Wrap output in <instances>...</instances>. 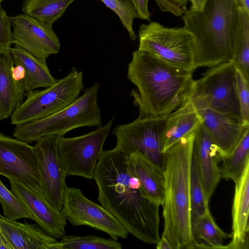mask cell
Returning a JSON list of instances; mask_svg holds the SVG:
<instances>
[{
    "label": "cell",
    "instance_id": "obj_1",
    "mask_svg": "<svg viewBox=\"0 0 249 249\" xmlns=\"http://www.w3.org/2000/svg\"><path fill=\"white\" fill-rule=\"evenodd\" d=\"M93 179L100 205L128 233L145 243L156 245L160 239V205L145 193L138 179L130 171L126 156L115 147L103 150Z\"/></svg>",
    "mask_w": 249,
    "mask_h": 249
},
{
    "label": "cell",
    "instance_id": "obj_2",
    "mask_svg": "<svg viewBox=\"0 0 249 249\" xmlns=\"http://www.w3.org/2000/svg\"><path fill=\"white\" fill-rule=\"evenodd\" d=\"M128 79L137 88L131 95L142 117L166 116L190 99L193 73L139 50L128 64Z\"/></svg>",
    "mask_w": 249,
    "mask_h": 249
},
{
    "label": "cell",
    "instance_id": "obj_3",
    "mask_svg": "<svg viewBox=\"0 0 249 249\" xmlns=\"http://www.w3.org/2000/svg\"><path fill=\"white\" fill-rule=\"evenodd\" d=\"M194 131L180 139L163 154L161 237L169 242L172 249L207 248L197 241L192 230L190 184Z\"/></svg>",
    "mask_w": 249,
    "mask_h": 249
},
{
    "label": "cell",
    "instance_id": "obj_4",
    "mask_svg": "<svg viewBox=\"0 0 249 249\" xmlns=\"http://www.w3.org/2000/svg\"><path fill=\"white\" fill-rule=\"evenodd\" d=\"M239 8L237 0H206L201 11L184 13V27L194 37L196 68L232 61Z\"/></svg>",
    "mask_w": 249,
    "mask_h": 249
},
{
    "label": "cell",
    "instance_id": "obj_5",
    "mask_svg": "<svg viewBox=\"0 0 249 249\" xmlns=\"http://www.w3.org/2000/svg\"><path fill=\"white\" fill-rule=\"evenodd\" d=\"M100 86L95 82L84 90L72 104L49 116L16 126L13 136L31 142L50 135L63 136L77 128L102 126L101 110L97 103Z\"/></svg>",
    "mask_w": 249,
    "mask_h": 249
},
{
    "label": "cell",
    "instance_id": "obj_6",
    "mask_svg": "<svg viewBox=\"0 0 249 249\" xmlns=\"http://www.w3.org/2000/svg\"><path fill=\"white\" fill-rule=\"evenodd\" d=\"M236 72L233 62L228 61L210 67L194 80L190 99L195 107L209 108L246 123L238 97Z\"/></svg>",
    "mask_w": 249,
    "mask_h": 249
},
{
    "label": "cell",
    "instance_id": "obj_7",
    "mask_svg": "<svg viewBox=\"0 0 249 249\" xmlns=\"http://www.w3.org/2000/svg\"><path fill=\"white\" fill-rule=\"evenodd\" d=\"M83 89V72L73 67L53 85L26 93L10 116L11 123L19 126L58 112L75 102Z\"/></svg>",
    "mask_w": 249,
    "mask_h": 249
},
{
    "label": "cell",
    "instance_id": "obj_8",
    "mask_svg": "<svg viewBox=\"0 0 249 249\" xmlns=\"http://www.w3.org/2000/svg\"><path fill=\"white\" fill-rule=\"evenodd\" d=\"M138 50L149 53L165 62L193 73L195 43L192 34L184 26L166 27L150 21L139 29Z\"/></svg>",
    "mask_w": 249,
    "mask_h": 249
},
{
    "label": "cell",
    "instance_id": "obj_9",
    "mask_svg": "<svg viewBox=\"0 0 249 249\" xmlns=\"http://www.w3.org/2000/svg\"><path fill=\"white\" fill-rule=\"evenodd\" d=\"M167 117L139 116L129 123L117 125L112 131L116 138L115 148L126 156L140 154L162 169V135Z\"/></svg>",
    "mask_w": 249,
    "mask_h": 249
},
{
    "label": "cell",
    "instance_id": "obj_10",
    "mask_svg": "<svg viewBox=\"0 0 249 249\" xmlns=\"http://www.w3.org/2000/svg\"><path fill=\"white\" fill-rule=\"evenodd\" d=\"M113 120L114 118H111L104 126L83 135L59 138L58 153L67 176L93 179L96 166Z\"/></svg>",
    "mask_w": 249,
    "mask_h": 249
},
{
    "label": "cell",
    "instance_id": "obj_11",
    "mask_svg": "<svg viewBox=\"0 0 249 249\" xmlns=\"http://www.w3.org/2000/svg\"><path fill=\"white\" fill-rule=\"evenodd\" d=\"M61 211L73 226H89L116 240L128 237L127 230L109 212L86 197L79 188L66 186Z\"/></svg>",
    "mask_w": 249,
    "mask_h": 249
},
{
    "label": "cell",
    "instance_id": "obj_12",
    "mask_svg": "<svg viewBox=\"0 0 249 249\" xmlns=\"http://www.w3.org/2000/svg\"><path fill=\"white\" fill-rule=\"evenodd\" d=\"M0 175L40 188V174L34 146L0 132Z\"/></svg>",
    "mask_w": 249,
    "mask_h": 249
},
{
    "label": "cell",
    "instance_id": "obj_13",
    "mask_svg": "<svg viewBox=\"0 0 249 249\" xmlns=\"http://www.w3.org/2000/svg\"><path fill=\"white\" fill-rule=\"evenodd\" d=\"M59 135L44 136L34 146L40 174V190L48 201L61 210L67 176L58 155Z\"/></svg>",
    "mask_w": 249,
    "mask_h": 249
},
{
    "label": "cell",
    "instance_id": "obj_14",
    "mask_svg": "<svg viewBox=\"0 0 249 249\" xmlns=\"http://www.w3.org/2000/svg\"><path fill=\"white\" fill-rule=\"evenodd\" d=\"M10 18L15 44L43 60L59 53L60 42L53 25L24 14Z\"/></svg>",
    "mask_w": 249,
    "mask_h": 249
},
{
    "label": "cell",
    "instance_id": "obj_15",
    "mask_svg": "<svg viewBox=\"0 0 249 249\" xmlns=\"http://www.w3.org/2000/svg\"><path fill=\"white\" fill-rule=\"evenodd\" d=\"M10 191L18 197L30 214V219L55 239L65 234L67 220L60 210L53 206L39 188L9 179Z\"/></svg>",
    "mask_w": 249,
    "mask_h": 249
},
{
    "label": "cell",
    "instance_id": "obj_16",
    "mask_svg": "<svg viewBox=\"0 0 249 249\" xmlns=\"http://www.w3.org/2000/svg\"><path fill=\"white\" fill-rule=\"evenodd\" d=\"M193 155L196 160L205 197L209 203L221 178L219 164L224 156L201 124L194 131Z\"/></svg>",
    "mask_w": 249,
    "mask_h": 249
},
{
    "label": "cell",
    "instance_id": "obj_17",
    "mask_svg": "<svg viewBox=\"0 0 249 249\" xmlns=\"http://www.w3.org/2000/svg\"><path fill=\"white\" fill-rule=\"evenodd\" d=\"M201 124L224 157L236 146L245 133L249 124L205 107H196Z\"/></svg>",
    "mask_w": 249,
    "mask_h": 249
},
{
    "label": "cell",
    "instance_id": "obj_18",
    "mask_svg": "<svg viewBox=\"0 0 249 249\" xmlns=\"http://www.w3.org/2000/svg\"><path fill=\"white\" fill-rule=\"evenodd\" d=\"M0 235L10 249H59V241L37 224L20 223L0 214Z\"/></svg>",
    "mask_w": 249,
    "mask_h": 249
},
{
    "label": "cell",
    "instance_id": "obj_19",
    "mask_svg": "<svg viewBox=\"0 0 249 249\" xmlns=\"http://www.w3.org/2000/svg\"><path fill=\"white\" fill-rule=\"evenodd\" d=\"M232 207L231 241L223 249H249V163L235 182Z\"/></svg>",
    "mask_w": 249,
    "mask_h": 249
},
{
    "label": "cell",
    "instance_id": "obj_20",
    "mask_svg": "<svg viewBox=\"0 0 249 249\" xmlns=\"http://www.w3.org/2000/svg\"><path fill=\"white\" fill-rule=\"evenodd\" d=\"M201 119L191 99L167 115L162 135L164 153L180 139L194 132Z\"/></svg>",
    "mask_w": 249,
    "mask_h": 249
},
{
    "label": "cell",
    "instance_id": "obj_21",
    "mask_svg": "<svg viewBox=\"0 0 249 249\" xmlns=\"http://www.w3.org/2000/svg\"><path fill=\"white\" fill-rule=\"evenodd\" d=\"M126 158L130 171L138 179L145 193L162 206L164 193L162 169L138 153L132 154Z\"/></svg>",
    "mask_w": 249,
    "mask_h": 249
},
{
    "label": "cell",
    "instance_id": "obj_22",
    "mask_svg": "<svg viewBox=\"0 0 249 249\" xmlns=\"http://www.w3.org/2000/svg\"><path fill=\"white\" fill-rule=\"evenodd\" d=\"M11 54L14 65H20L25 69V76L21 82L26 94L38 88H48L57 81L51 74L46 60L35 56L17 44L12 48Z\"/></svg>",
    "mask_w": 249,
    "mask_h": 249
},
{
    "label": "cell",
    "instance_id": "obj_23",
    "mask_svg": "<svg viewBox=\"0 0 249 249\" xmlns=\"http://www.w3.org/2000/svg\"><path fill=\"white\" fill-rule=\"evenodd\" d=\"M13 66L11 54L0 55V121L10 117L26 95L22 82L12 77Z\"/></svg>",
    "mask_w": 249,
    "mask_h": 249
},
{
    "label": "cell",
    "instance_id": "obj_24",
    "mask_svg": "<svg viewBox=\"0 0 249 249\" xmlns=\"http://www.w3.org/2000/svg\"><path fill=\"white\" fill-rule=\"evenodd\" d=\"M74 0H25L22 10L24 14L53 25Z\"/></svg>",
    "mask_w": 249,
    "mask_h": 249
},
{
    "label": "cell",
    "instance_id": "obj_25",
    "mask_svg": "<svg viewBox=\"0 0 249 249\" xmlns=\"http://www.w3.org/2000/svg\"><path fill=\"white\" fill-rule=\"evenodd\" d=\"M192 230L195 239L207 243L209 248L223 249L225 240L231 234L222 230L208 210L204 214L192 219Z\"/></svg>",
    "mask_w": 249,
    "mask_h": 249
},
{
    "label": "cell",
    "instance_id": "obj_26",
    "mask_svg": "<svg viewBox=\"0 0 249 249\" xmlns=\"http://www.w3.org/2000/svg\"><path fill=\"white\" fill-rule=\"evenodd\" d=\"M232 61L236 70L249 81V15L240 7Z\"/></svg>",
    "mask_w": 249,
    "mask_h": 249
},
{
    "label": "cell",
    "instance_id": "obj_27",
    "mask_svg": "<svg viewBox=\"0 0 249 249\" xmlns=\"http://www.w3.org/2000/svg\"><path fill=\"white\" fill-rule=\"evenodd\" d=\"M220 168L221 178L231 179L234 183L241 176L246 165L249 163V130L234 149L222 160Z\"/></svg>",
    "mask_w": 249,
    "mask_h": 249
},
{
    "label": "cell",
    "instance_id": "obj_28",
    "mask_svg": "<svg viewBox=\"0 0 249 249\" xmlns=\"http://www.w3.org/2000/svg\"><path fill=\"white\" fill-rule=\"evenodd\" d=\"M59 249H121L122 245L113 239L93 235H64L59 241Z\"/></svg>",
    "mask_w": 249,
    "mask_h": 249
},
{
    "label": "cell",
    "instance_id": "obj_29",
    "mask_svg": "<svg viewBox=\"0 0 249 249\" xmlns=\"http://www.w3.org/2000/svg\"><path fill=\"white\" fill-rule=\"evenodd\" d=\"M190 203L192 219L204 214L209 209L206 201L198 167L192 156L190 174Z\"/></svg>",
    "mask_w": 249,
    "mask_h": 249
},
{
    "label": "cell",
    "instance_id": "obj_30",
    "mask_svg": "<svg viewBox=\"0 0 249 249\" xmlns=\"http://www.w3.org/2000/svg\"><path fill=\"white\" fill-rule=\"evenodd\" d=\"M0 203L3 215L10 219H30V214L20 200L8 190L0 179Z\"/></svg>",
    "mask_w": 249,
    "mask_h": 249
},
{
    "label": "cell",
    "instance_id": "obj_31",
    "mask_svg": "<svg viewBox=\"0 0 249 249\" xmlns=\"http://www.w3.org/2000/svg\"><path fill=\"white\" fill-rule=\"evenodd\" d=\"M107 7L113 11L119 17L123 26L128 33L130 38L134 40L137 38L132 27L137 13L129 0H100Z\"/></svg>",
    "mask_w": 249,
    "mask_h": 249
},
{
    "label": "cell",
    "instance_id": "obj_32",
    "mask_svg": "<svg viewBox=\"0 0 249 249\" xmlns=\"http://www.w3.org/2000/svg\"><path fill=\"white\" fill-rule=\"evenodd\" d=\"M10 17L3 9L0 2V55L11 54L14 38L11 31Z\"/></svg>",
    "mask_w": 249,
    "mask_h": 249
},
{
    "label": "cell",
    "instance_id": "obj_33",
    "mask_svg": "<svg viewBox=\"0 0 249 249\" xmlns=\"http://www.w3.org/2000/svg\"><path fill=\"white\" fill-rule=\"evenodd\" d=\"M238 97L244 121L249 124V80L236 70Z\"/></svg>",
    "mask_w": 249,
    "mask_h": 249
},
{
    "label": "cell",
    "instance_id": "obj_34",
    "mask_svg": "<svg viewBox=\"0 0 249 249\" xmlns=\"http://www.w3.org/2000/svg\"><path fill=\"white\" fill-rule=\"evenodd\" d=\"M136 10L137 18L150 21L151 15L148 8L149 0H129Z\"/></svg>",
    "mask_w": 249,
    "mask_h": 249
},
{
    "label": "cell",
    "instance_id": "obj_35",
    "mask_svg": "<svg viewBox=\"0 0 249 249\" xmlns=\"http://www.w3.org/2000/svg\"><path fill=\"white\" fill-rule=\"evenodd\" d=\"M11 73L13 78L17 81H22L25 76V69L20 65L13 66L11 68Z\"/></svg>",
    "mask_w": 249,
    "mask_h": 249
},
{
    "label": "cell",
    "instance_id": "obj_36",
    "mask_svg": "<svg viewBox=\"0 0 249 249\" xmlns=\"http://www.w3.org/2000/svg\"><path fill=\"white\" fill-rule=\"evenodd\" d=\"M174 6L185 13L187 10V5L189 0H167Z\"/></svg>",
    "mask_w": 249,
    "mask_h": 249
},
{
    "label": "cell",
    "instance_id": "obj_37",
    "mask_svg": "<svg viewBox=\"0 0 249 249\" xmlns=\"http://www.w3.org/2000/svg\"><path fill=\"white\" fill-rule=\"evenodd\" d=\"M191 3L190 10L193 11H201L206 0H189Z\"/></svg>",
    "mask_w": 249,
    "mask_h": 249
},
{
    "label": "cell",
    "instance_id": "obj_38",
    "mask_svg": "<svg viewBox=\"0 0 249 249\" xmlns=\"http://www.w3.org/2000/svg\"><path fill=\"white\" fill-rule=\"evenodd\" d=\"M157 249H172V248L169 242L164 238L160 237L156 245Z\"/></svg>",
    "mask_w": 249,
    "mask_h": 249
},
{
    "label": "cell",
    "instance_id": "obj_39",
    "mask_svg": "<svg viewBox=\"0 0 249 249\" xmlns=\"http://www.w3.org/2000/svg\"><path fill=\"white\" fill-rule=\"evenodd\" d=\"M240 7L249 15V0H237Z\"/></svg>",
    "mask_w": 249,
    "mask_h": 249
},
{
    "label": "cell",
    "instance_id": "obj_40",
    "mask_svg": "<svg viewBox=\"0 0 249 249\" xmlns=\"http://www.w3.org/2000/svg\"><path fill=\"white\" fill-rule=\"evenodd\" d=\"M10 249L9 246L4 239L0 235V249Z\"/></svg>",
    "mask_w": 249,
    "mask_h": 249
},
{
    "label": "cell",
    "instance_id": "obj_41",
    "mask_svg": "<svg viewBox=\"0 0 249 249\" xmlns=\"http://www.w3.org/2000/svg\"><path fill=\"white\" fill-rule=\"evenodd\" d=\"M3 0H0V2H1Z\"/></svg>",
    "mask_w": 249,
    "mask_h": 249
}]
</instances>
